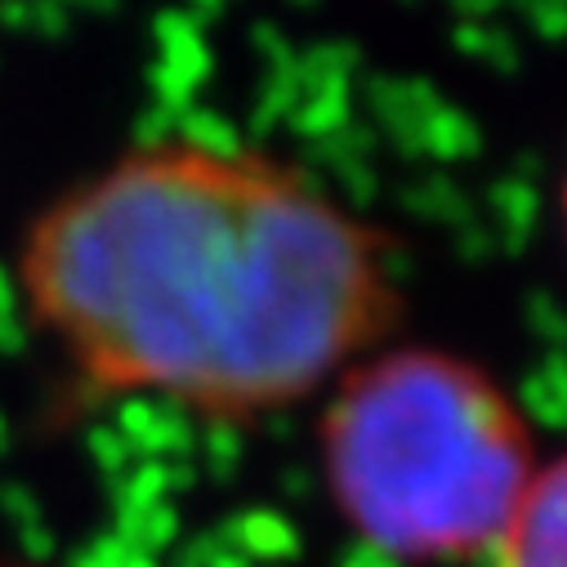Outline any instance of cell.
Wrapping results in <instances>:
<instances>
[{"instance_id":"1","label":"cell","mask_w":567,"mask_h":567,"mask_svg":"<svg viewBox=\"0 0 567 567\" xmlns=\"http://www.w3.org/2000/svg\"><path fill=\"white\" fill-rule=\"evenodd\" d=\"M14 287L76 389L246 424L296 411L389 344V237L309 171L166 134L23 228Z\"/></svg>"},{"instance_id":"5","label":"cell","mask_w":567,"mask_h":567,"mask_svg":"<svg viewBox=\"0 0 567 567\" xmlns=\"http://www.w3.org/2000/svg\"><path fill=\"white\" fill-rule=\"evenodd\" d=\"M0 567H19V563H0Z\"/></svg>"},{"instance_id":"2","label":"cell","mask_w":567,"mask_h":567,"mask_svg":"<svg viewBox=\"0 0 567 567\" xmlns=\"http://www.w3.org/2000/svg\"><path fill=\"white\" fill-rule=\"evenodd\" d=\"M318 461L344 532L398 567L492 558L540 470L514 393L430 344H384L327 389Z\"/></svg>"},{"instance_id":"3","label":"cell","mask_w":567,"mask_h":567,"mask_svg":"<svg viewBox=\"0 0 567 567\" xmlns=\"http://www.w3.org/2000/svg\"><path fill=\"white\" fill-rule=\"evenodd\" d=\"M492 567H567V452L540 461Z\"/></svg>"},{"instance_id":"4","label":"cell","mask_w":567,"mask_h":567,"mask_svg":"<svg viewBox=\"0 0 567 567\" xmlns=\"http://www.w3.org/2000/svg\"><path fill=\"white\" fill-rule=\"evenodd\" d=\"M563 228H567V175H563Z\"/></svg>"}]
</instances>
